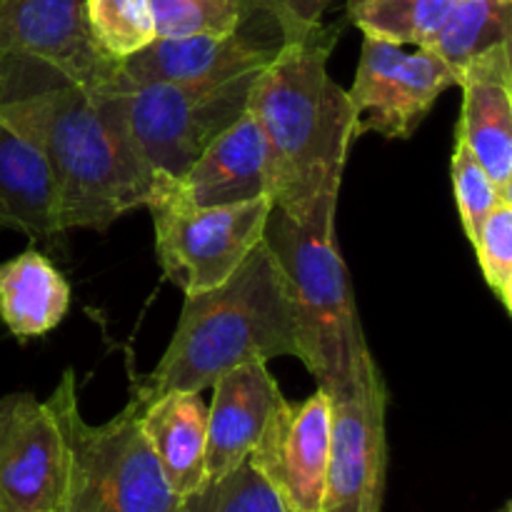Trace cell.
Masks as SVG:
<instances>
[{
	"mask_svg": "<svg viewBox=\"0 0 512 512\" xmlns=\"http://www.w3.org/2000/svg\"><path fill=\"white\" fill-rule=\"evenodd\" d=\"M338 35V25L318 23L283 40L248 95V113L265 140L268 198L295 220L323 195L340 193L350 145L358 140L348 90L328 73Z\"/></svg>",
	"mask_w": 512,
	"mask_h": 512,
	"instance_id": "1",
	"label": "cell"
},
{
	"mask_svg": "<svg viewBox=\"0 0 512 512\" xmlns=\"http://www.w3.org/2000/svg\"><path fill=\"white\" fill-rule=\"evenodd\" d=\"M283 355L300 358L298 315L278 260L260 240L223 285L185 295L163 358L133 398L148 403L170 390L203 393L225 370Z\"/></svg>",
	"mask_w": 512,
	"mask_h": 512,
	"instance_id": "2",
	"label": "cell"
},
{
	"mask_svg": "<svg viewBox=\"0 0 512 512\" xmlns=\"http://www.w3.org/2000/svg\"><path fill=\"white\" fill-rule=\"evenodd\" d=\"M0 120L43 153L58 193L60 228L108 230L145 208L155 180L138 163L115 120L83 90L53 88L0 95Z\"/></svg>",
	"mask_w": 512,
	"mask_h": 512,
	"instance_id": "3",
	"label": "cell"
},
{
	"mask_svg": "<svg viewBox=\"0 0 512 512\" xmlns=\"http://www.w3.org/2000/svg\"><path fill=\"white\" fill-rule=\"evenodd\" d=\"M338 193H328L303 215L270 208L263 243L278 260L300 330V363L325 393L338 388L370 358L353 283L335 235Z\"/></svg>",
	"mask_w": 512,
	"mask_h": 512,
	"instance_id": "4",
	"label": "cell"
},
{
	"mask_svg": "<svg viewBox=\"0 0 512 512\" xmlns=\"http://www.w3.org/2000/svg\"><path fill=\"white\" fill-rule=\"evenodd\" d=\"M45 405L68 445L63 512H183L185 498L173 493L140 428L138 400L108 423H85L75 373L65 370Z\"/></svg>",
	"mask_w": 512,
	"mask_h": 512,
	"instance_id": "5",
	"label": "cell"
},
{
	"mask_svg": "<svg viewBox=\"0 0 512 512\" xmlns=\"http://www.w3.org/2000/svg\"><path fill=\"white\" fill-rule=\"evenodd\" d=\"M263 70V68H260ZM260 70L213 83H145L113 80L93 95L115 120L138 163L155 180H178L203 150L248 110Z\"/></svg>",
	"mask_w": 512,
	"mask_h": 512,
	"instance_id": "6",
	"label": "cell"
},
{
	"mask_svg": "<svg viewBox=\"0 0 512 512\" xmlns=\"http://www.w3.org/2000/svg\"><path fill=\"white\" fill-rule=\"evenodd\" d=\"M145 208L153 213L155 253L165 278L185 295L223 285L263 240L268 195L235 205L198 208L160 183Z\"/></svg>",
	"mask_w": 512,
	"mask_h": 512,
	"instance_id": "7",
	"label": "cell"
},
{
	"mask_svg": "<svg viewBox=\"0 0 512 512\" xmlns=\"http://www.w3.org/2000/svg\"><path fill=\"white\" fill-rule=\"evenodd\" d=\"M330 453L320 512H380L388 470V385L370 355L328 390Z\"/></svg>",
	"mask_w": 512,
	"mask_h": 512,
	"instance_id": "8",
	"label": "cell"
},
{
	"mask_svg": "<svg viewBox=\"0 0 512 512\" xmlns=\"http://www.w3.org/2000/svg\"><path fill=\"white\" fill-rule=\"evenodd\" d=\"M458 83V70L433 50H408L365 35L358 73L348 90L355 138L365 133H378L388 140L410 138L440 95Z\"/></svg>",
	"mask_w": 512,
	"mask_h": 512,
	"instance_id": "9",
	"label": "cell"
},
{
	"mask_svg": "<svg viewBox=\"0 0 512 512\" xmlns=\"http://www.w3.org/2000/svg\"><path fill=\"white\" fill-rule=\"evenodd\" d=\"M45 65L58 80L100 95L118 78L120 65L90 40L85 0H3L0 3V65Z\"/></svg>",
	"mask_w": 512,
	"mask_h": 512,
	"instance_id": "10",
	"label": "cell"
},
{
	"mask_svg": "<svg viewBox=\"0 0 512 512\" xmlns=\"http://www.w3.org/2000/svg\"><path fill=\"white\" fill-rule=\"evenodd\" d=\"M68 445L30 393L0 398V512H63Z\"/></svg>",
	"mask_w": 512,
	"mask_h": 512,
	"instance_id": "11",
	"label": "cell"
},
{
	"mask_svg": "<svg viewBox=\"0 0 512 512\" xmlns=\"http://www.w3.org/2000/svg\"><path fill=\"white\" fill-rule=\"evenodd\" d=\"M330 453V398L323 388L275 408L248 463L288 512H320Z\"/></svg>",
	"mask_w": 512,
	"mask_h": 512,
	"instance_id": "12",
	"label": "cell"
},
{
	"mask_svg": "<svg viewBox=\"0 0 512 512\" xmlns=\"http://www.w3.org/2000/svg\"><path fill=\"white\" fill-rule=\"evenodd\" d=\"M280 30L248 3L245 18L228 35L155 38L120 65V78L145 83H213L260 70L278 53Z\"/></svg>",
	"mask_w": 512,
	"mask_h": 512,
	"instance_id": "13",
	"label": "cell"
},
{
	"mask_svg": "<svg viewBox=\"0 0 512 512\" xmlns=\"http://www.w3.org/2000/svg\"><path fill=\"white\" fill-rule=\"evenodd\" d=\"M463 110L455 138L468 145L503 198L512 200V40L460 70Z\"/></svg>",
	"mask_w": 512,
	"mask_h": 512,
	"instance_id": "14",
	"label": "cell"
},
{
	"mask_svg": "<svg viewBox=\"0 0 512 512\" xmlns=\"http://www.w3.org/2000/svg\"><path fill=\"white\" fill-rule=\"evenodd\" d=\"M210 388L213 405L208 408L205 475L213 483L248 460L285 395L270 375L268 363L260 360L225 370Z\"/></svg>",
	"mask_w": 512,
	"mask_h": 512,
	"instance_id": "15",
	"label": "cell"
},
{
	"mask_svg": "<svg viewBox=\"0 0 512 512\" xmlns=\"http://www.w3.org/2000/svg\"><path fill=\"white\" fill-rule=\"evenodd\" d=\"M163 185L198 208L248 203L268 195L265 140L253 115L245 110L178 180H163Z\"/></svg>",
	"mask_w": 512,
	"mask_h": 512,
	"instance_id": "16",
	"label": "cell"
},
{
	"mask_svg": "<svg viewBox=\"0 0 512 512\" xmlns=\"http://www.w3.org/2000/svg\"><path fill=\"white\" fill-rule=\"evenodd\" d=\"M140 428L175 495L188 498L208 483V405L200 393L170 390L140 403Z\"/></svg>",
	"mask_w": 512,
	"mask_h": 512,
	"instance_id": "17",
	"label": "cell"
},
{
	"mask_svg": "<svg viewBox=\"0 0 512 512\" xmlns=\"http://www.w3.org/2000/svg\"><path fill=\"white\" fill-rule=\"evenodd\" d=\"M0 230L48 243L63 235L55 180L43 153L5 120H0Z\"/></svg>",
	"mask_w": 512,
	"mask_h": 512,
	"instance_id": "18",
	"label": "cell"
},
{
	"mask_svg": "<svg viewBox=\"0 0 512 512\" xmlns=\"http://www.w3.org/2000/svg\"><path fill=\"white\" fill-rule=\"evenodd\" d=\"M70 285L38 250L0 263V320L18 340L40 338L68 315Z\"/></svg>",
	"mask_w": 512,
	"mask_h": 512,
	"instance_id": "19",
	"label": "cell"
},
{
	"mask_svg": "<svg viewBox=\"0 0 512 512\" xmlns=\"http://www.w3.org/2000/svg\"><path fill=\"white\" fill-rule=\"evenodd\" d=\"M505 40H512V0H455L428 50L460 75L475 55Z\"/></svg>",
	"mask_w": 512,
	"mask_h": 512,
	"instance_id": "20",
	"label": "cell"
},
{
	"mask_svg": "<svg viewBox=\"0 0 512 512\" xmlns=\"http://www.w3.org/2000/svg\"><path fill=\"white\" fill-rule=\"evenodd\" d=\"M350 23L368 38L428 48L455 0H345Z\"/></svg>",
	"mask_w": 512,
	"mask_h": 512,
	"instance_id": "21",
	"label": "cell"
},
{
	"mask_svg": "<svg viewBox=\"0 0 512 512\" xmlns=\"http://www.w3.org/2000/svg\"><path fill=\"white\" fill-rule=\"evenodd\" d=\"M85 23L95 48L118 65L155 40L148 0H85Z\"/></svg>",
	"mask_w": 512,
	"mask_h": 512,
	"instance_id": "22",
	"label": "cell"
},
{
	"mask_svg": "<svg viewBox=\"0 0 512 512\" xmlns=\"http://www.w3.org/2000/svg\"><path fill=\"white\" fill-rule=\"evenodd\" d=\"M155 38L228 35L243 23L248 0H148Z\"/></svg>",
	"mask_w": 512,
	"mask_h": 512,
	"instance_id": "23",
	"label": "cell"
},
{
	"mask_svg": "<svg viewBox=\"0 0 512 512\" xmlns=\"http://www.w3.org/2000/svg\"><path fill=\"white\" fill-rule=\"evenodd\" d=\"M183 512H288L268 483L245 460L223 478L183 500Z\"/></svg>",
	"mask_w": 512,
	"mask_h": 512,
	"instance_id": "24",
	"label": "cell"
},
{
	"mask_svg": "<svg viewBox=\"0 0 512 512\" xmlns=\"http://www.w3.org/2000/svg\"><path fill=\"white\" fill-rule=\"evenodd\" d=\"M483 278L503 308L512 313V200H500L473 240Z\"/></svg>",
	"mask_w": 512,
	"mask_h": 512,
	"instance_id": "25",
	"label": "cell"
},
{
	"mask_svg": "<svg viewBox=\"0 0 512 512\" xmlns=\"http://www.w3.org/2000/svg\"><path fill=\"white\" fill-rule=\"evenodd\" d=\"M450 178H453V193L455 203H458L460 223H463L465 235H468L470 245H473V240L478 238L480 225L485 223L490 210H493L500 200L508 198L500 195V190L495 188L493 180L488 178L483 165L475 160V155L470 153L468 145L460 143L458 138H455V150L453 158H450Z\"/></svg>",
	"mask_w": 512,
	"mask_h": 512,
	"instance_id": "26",
	"label": "cell"
},
{
	"mask_svg": "<svg viewBox=\"0 0 512 512\" xmlns=\"http://www.w3.org/2000/svg\"><path fill=\"white\" fill-rule=\"evenodd\" d=\"M248 3L278 25L283 40H293L323 23L325 10L333 5V0H248Z\"/></svg>",
	"mask_w": 512,
	"mask_h": 512,
	"instance_id": "27",
	"label": "cell"
},
{
	"mask_svg": "<svg viewBox=\"0 0 512 512\" xmlns=\"http://www.w3.org/2000/svg\"><path fill=\"white\" fill-rule=\"evenodd\" d=\"M10 90V78L8 73L3 70V65H0V95H5Z\"/></svg>",
	"mask_w": 512,
	"mask_h": 512,
	"instance_id": "28",
	"label": "cell"
},
{
	"mask_svg": "<svg viewBox=\"0 0 512 512\" xmlns=\"http://www.w3.org/2000/svg\"><path fill=\"white\" fill-rule=\"evenodd\" d=\"M498 512H512V505H510V503H505V505H503V508H500Z\"/></svg>",
	"mask_w": 512,
	"mask_h": 512,
	"instance_id": "29",
	"label": "cell"
},
{
	"mask_svg": "<svg viewBox=\"0 0 512 512\" xmlns=\"http://www.w3.org/2000/svg\"><path fill=\"white\" fill-rule=\"evenodd\" d=\"M0 3H3V0H0Z\"/></svg>",
	"mask_w": 512,
	"mask_h": 512,
	"instance_id": "30",
	"label": "cell"
}]
</instances>
